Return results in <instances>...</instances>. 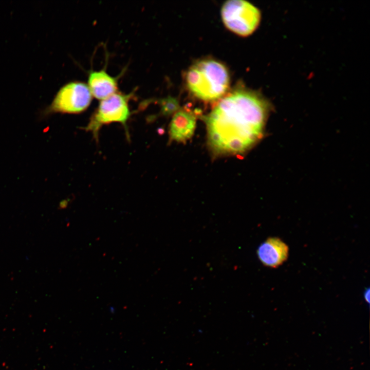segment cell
<instances>
[{
	"mask_svg": "<svg viewBox=\"0 0 370 370\" xmlns=\"http://www.w3.org/2000/svg\"><path fill=\"white\" fill-rule=\"evenodd\" d=\"M270 105L254 91L238 88L220 98L204 118L215 156L242 155L263 136Z\"/></svg>",
	"mask_w": 370,
	"mask_h": 370,
	"instance_id": "6da1fadb",
	"label": "cell"
},
{
	"mask_svg": "<svg viewBox=\"0 0 370 370\" xmlns=\"http://www.w3.org/2000/svg\"><path fill=\"white\" fill-rule=\"evenodd\" d=\"M230 78L226 67L214 60H203L194 63L186 75L190 92L203 101H213L225 96Z\"/></svg>",
	"mask_w": 370,
	"mask_h": 370,
	"instance_id": "7a4b0ae2",
	"label": "cell"
},
{
	"mask_svg": "<svg viewBox=\"0 0 370 370\" xmlns=\"http://www.w3.org/2000/svg\"><path fill=\"white\" fill-rule=\"evenodd\" d=\"M130 98L131 95L116 92L101 100L96 111L85 127V130L90 132L97 140L99 130L104 124L119 122L126 127L131 115L128 106Z\"/></svg>",
	"mask_w": 370,
	"mask_h": 370,
	"instance_id": "3957f363",
	"label": "cell"
},
{
	"mask_svg": "<svg viewBox=\"0 0 370 370\" xmlns=\"http://www.w3.org/2000/svg\"><path fill=\"white\" fill-rule=\"evenodd\" d=\"M221 14L226 27L241 36H247L253 32L261 20L259 10L242 0L226 2L222 6Z\"/></svg>",
	"mask_w": 370,
	"mask_h": 370,
	"instance_id": "277c9868",
	"label": "cell"
},
{
	"mask_svg": "<svg viewBox=\"0 0 370 370\" xmlns=\"http://www.w3.org/2000/svg\"><path fill=\"white\" fill-rule=\"evenodd\" d=\"M92 98L87 85L72 82L63 86L58 92L47 112L77 114L85 110Z\"/></svg>",
	"mask_w": 370,
	"mask_h": 370,
	"instance_id": "5b68a950",
	"label": "cell"
},
{
	"mask_svg": "<svg viewBox=\"0 0 370 370\" xmlns=\"http://www.w3.org/2000/svg\"><path fill=\"white\" fill-rule=\"evenodd\" d=\"M196 124V115L189 110L180 108L173 115L169 125L170 141L185 143L193 136Z\"/></svg>",
	"mask_w": 370,
	"mask_h": 370,
	"instance_id": "8992f818",
	"label": "cell"
},
{
	"mask_svg": "<svg viewBox=\"0 0 370 370\" xmlns=\"http://www.w3.org/2000/svg\"><path fill=\"white\" fill-rule=\"evenodd\" d=\"M257 255L264 265L275 268L287 260L288 247L281 239L270 237L259 246Z\"/></svg>",
	"mask_w": 370,
	"mask_h": 370,
	"instance_id": "52a82bcc",
	"label": "cell"
},
{
	"mask_svg": "<svg viewBox=\"0 0 370 370\" xmlns=\"http://www.w3.org/2000/svg\"><path fill=\"white\" fill-rule=\"evenodd\" d=\"M87 85L92 96L100 101L116 93L118 89L117 79L103 69L91 71Z\"/></svg>",
	"mask_w": 370,
	"mask_h": 370,
	"instance_id": "ba28073f",
	"label": "cell"
},
{
	"mask_svg": "<svg viewBox=\"0 0 370 370\" xmlns=\"http://www.w3.org/2000/svg\"><path fill=\"white\" fill-rule=\"evenodd\" d=\"M160 107L161 113L164 116L173 115L180 109L177 99L171 97L162 99L160 102Z\"/></svg>",
	"mask_w": 370,
	"mask_h": 370,
	"instance_id": "9c48e42d",
	"label": "cell"
},
{
	"mask_svg": "<svg viewBox=\"0 0 370 370\" xmlns=\"http://www.w3.org/2000/svg\"><path fill=\"white\" fill-rule=\"evenodd\" d=\"M364 297H365V300H366L368 302H369V289H368L367 291L365 292V294H364Z\"/></svg>",
	"mask_w": 370,
	"mask_h": 370,
	"instance_id": "30bf717a",
	"label": "cell"
}]
</instances>
